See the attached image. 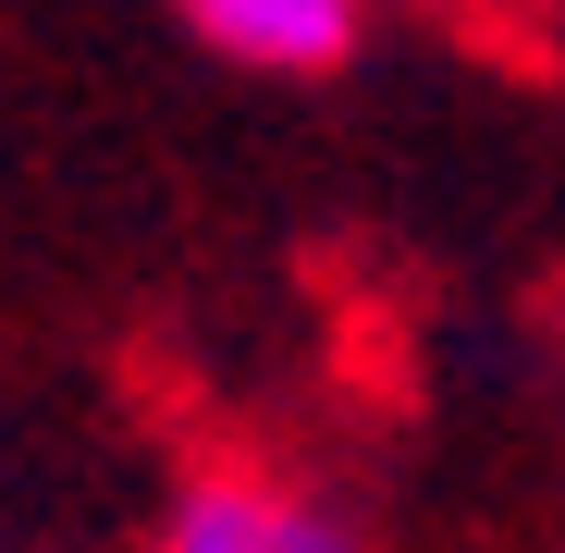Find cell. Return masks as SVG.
Instances as JSON below:
<instances>
[{"label":"cell","instance_id":"obj_1","mask_svg":"<svg viewBox=\"0 0 565 553\" xmlns=\"http://www.w3.org/2000/svg\"><path fill=\"white\" fill-rule=\"evenodd\" d=\"M160 553H369V529L282 468H198L160 504Z\"/></svg>","mask_w":565,"mask_h":553},{"label":"cell","instance_id":"obj_2","mask_svg":"<svg viewBox=\"0 0 565 553\" xmlns=\"http://www.w3.org/2000/svg\"><path fill=\"white\" fill-rule=\"evenodd\" d=\"M184 13V38H198L210 62H234V74H332V62H356V25H369V0H172Z\"/></svg>","mask_w":565,"mask_h":553},{"label":"cell","instance_id":"obj_3","mask_svg":"<svg viewBox=\"0 0 565 553\" xmlns=\"http://www.w3.org/2000/svg\"><path fill=\"white\" fill-rule=\"evenodd\" d=\"M553 320H565V296H553Z\"/></svg>","mask_w":565,"mask_h":553},{"label":"cell","instance_id":"obj_4","mask_svg":"<svg viewBox=\"0 0 565 553\" xmlns=\"http://www.w3.org/2000/svg\"><path fill=\"white\" fill-rule=\"evenodd\" d=\"M0 553H13V541H0Z\"/></svg>","mask_w":565,"mask_h":553}]
</instances>
